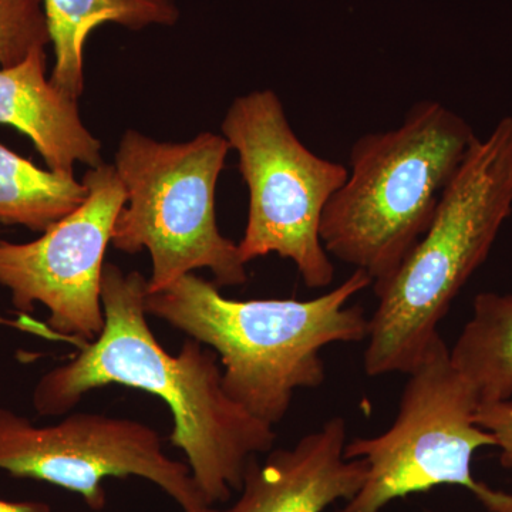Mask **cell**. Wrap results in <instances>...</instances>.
I'll return each instance as SVG.
<instances>
[{
  "label": "cell",
  "mask_w": 512,
  "mask_h": 512,
  "mask_svg": "<svg viewBox=\"0 0 512 512\" xmlns=\"http://www.w3.org/2000/svg\"><path fill=\"white\" fill-rule=\"evenodd\" d=\"M147 279L106 262L101 275L104 326L77 355L40 377L37 414L69 413L86 393L110 384L160 397L173 413L170 441L187 457L198 490L211 505L241 490L249 460L274 448V427L235 403L222 384L214 350L185 340L177 355L161 346L148 323Z\"/></svg>",
  "instance_id": "obj_1"
},
{
  "label": "cell",
  "mask_w": 512,
  "mask_h": 512,
  "mask_svg": "<svg viewBox=\"0 0 512 512\" xmlns=\"http://www.w3.org/2000/svg\"><path fill=\"white\" fill-rule=\"evenodd\" d=\"M369 286L372 279L355 271L309 301H234L214 282L190 274L147 293L146 312L214 350L228 396L274 427L288 414L296 390L325 382L326 346L367 339L370 318L349 302Z\"/></svg>",
  "instance_id": "obj_2"
},
{
  "label": "cell",
  "mask_w": 512,
  "mask_h": 512,
  "mask_svg": "<svg viewBox=\"0 0 512 512\" xmlns=\"http://www.w3.org/2000/svg\"><path fill=\"white\" fill-rule=\"evenodd\" d=\"M512 214V117L477 138L441 195L429 228L375 291L363 367L409 373L439 333L454 299L484 264Z\"/></svg>",
  "instance_id": "obj_3"
},
{
  "label": "cell",
  "mask_w": 512,
  "mask_h": 512,
  "mask_svg": "<svg viewBox=\"0 0 512 512\" xmlns=\"http://www.w3.org/2000/svg\"><path fill=\"white\" fill-rule=\"evenodd\" d=\"M437 100L414 103L394 130L363 134L349 175L330 197L319 235L329 256L386 284L429 228L447 185L477 141Z\"/></svg>",
  "instance_id": "obj_4"
},
{
  "label": "cell",
  "mask_w": 512,
  "mask_h": 512,
  "mask_svg": "<svg viewBox=\"0 0 512 512\" xmlns=\"http://www.w3.org/2000/svg\"><path fill=\"white\" fill-rule=\"evenodd\" d=\"M229 151L222 134L208 131L187 143H163L137 130L121 137L114 167L126 204L111 245L126 254L150 252L147 293L164 291L198 269H208L218 288L248 281L238 244L221 234L215 212Z\"/></svg>",
  "instance_id": "obj_5"
},
{
  "label": "cell",
  "mask_w": 512,
  "mask_h": 512,
  "mask_svg": "<svg viewBox=\"0 0 512 512\" xmlns=\"http://www.w3.org/2000/svg\"><path fill=\"white\" fill-rule=\"evenodd\" d=\"M406 375L392 426L346 443L345 457L363 458L367 476L356 497L336 512H380L397 498L440 485L463 487L488 512H512V493L473 476L474 453L495 447V439L476 423V393L451 362L440 335Z\"/></svg>",
  "instance_id": "obj_6"
},
{
  "label": "cell",
  "mask_w": 512,
  "mask_h": 512,
  "mask_svg": "<svg viewBox=\"0 0 512 512\" xmlns=\"http://www.w3.org/2000/svg\"><path fill=\"white\" fill-rule=\"evenodd\" d=\"M221 131L238 154L248 188L247 225L238 244L242 262L276 254L296 266L308 288L332 285L335 265L320 241V220L348 180V167L302 143L274 90L232 101Z\"/></svg>",
  "instance_id": "obj_7"
},
{
  "label": "cell",
  "mask_w": 512,
  "mask_h": 512,
  "mask_svg": "<svg viewBox=\"0 0 512 512\" xmlns=\"http://www.w3.org/2000/svg\"><path fill=\"white\" fill-rule=\"evenodd\" d=\"M0 470L82 495L94 511L106 505L103 483L110 477L150 481L183 512L211 507L188 464L165 454L160 434L126 417L74 413L55 426L37 427L0 407Z\"/></svg>",
  "instance_id": "obj_8"
},
{
  "label": "cell",
  "mask_w": 512,
  "mask_h": 512,
  "mask_svg": "<svg viewBox=\"0 0 512 512\" xmlns=\"http://www.w3.org/2000/svg\"><path fill=\"white\" fill-rule=\"evenodd\" d=\"M86 201L32 242L0 239V286L19 312L49 311L53 332L92 342L104 326L101 275L114 222L126 191L114 165L90 168L83 177Z\"/></svg>",
  "instance_id": "obj_9"
},
{
  "label": "cell",
  "mask_w": 512,
  "mask_h": 512,
  "mask_svg": "<svg viewBox=\"0 0 512 512\" xmlns=\"http://www.w3.org/2000/svg\"><path fill=\"white\" fill-rule=\"evenodd\" d=\"M348 427L333 417L292 448H272L264 461L249 460L232 512H323L362 490L363 458H346Z\"/></svg>",
  "instance_id": "obj_10"
},
{
  "label": "cell",
  "mask_w": 512,
  "mask_h": 512,
  "mask_svg": "<svg viewBox=\"0 0 512 512\" xmlns=\"http://www.w3.org/2000/svg\"><path fill=\"white\" fill-rule=\"evenodd\" d=\"M46 49L0 69V124L32 140L47 167L73 173L74 164H103L101 143L84 126L79 104L46 77Z\"/></svg>",
  "instance_id": "obj_11"
},
{
  "label": "cell",
  "mask_w": 512,
  "mask_h": 512,
  "mask_svg": "<svg viewBox=\"0 0 512 512\" xmlns=\"http://www.w3.org/2000/svg\"><path fill=\"white\" fill-rule=\"evenodd\" d=\"M55 67L50 80L79 100L84 90L83 49L97 26L116 23L130 30L173 26L180 19L175 0H43Z\"/></svg>",
  "instance_id": "obj_12"
},
{
  "label": "cell",
  "mask_w": 512,
  "mask_h": 512,
  "mask_svg": "<svg viewBox=\"0 0 512 512\" xmlns=\"http://www.w3.org/2000/svg\"><path fill=\"white\" fill-rule=\"evenodd\" d=\"M451 362L473 387L478 403L512 397V293H478L473 316L453 349Z\"/></svg>",
  "instance_id": "obj_13"
},
{
  "label": "cell",
  "mask_w": 512,
  "mask_h": 512,
  "mask_svg": "<svg viewBox=\"0 0 512 512\" xmlns=\"http://www.w3.org/2000/svg\"><path fill=\"white\" fill-rule=\"evenodd\" d=\"M89 190L73 173L42 170L0 143V222L45 232L76 211Z\"/></svg>",
  "instance_id": "obj_14"
},
{
  "label": "cell",
  "mask_w": 512,
  "mask_h": 512,
  "mask_svg": "<svg viewBox=\"0 0 512 512\" xmlns=\"http://www.w3.org/2000/svg\"><path fill=\"white\" fill-rule=\"evenodd\" d=\"M49 43L43 0H0V69L16 66Z\"/></svg>",
  "instance_id": "obj_15"
},
{
  "label": "cell",
  "mask_w": 512,
  "mask_h": 512,
  "mask_svg": "<svg viewBox=\"0 0 512 512\" xmlns=\"http://www.w3.org/2000/svg\"><path fill=\"white\" fill-rule=\"evenodd\" d=\"M476 423L481 429L493 434L495 447L501 450V463L512 467V400L480 404L476 412Z\"/></svg>",
  "instance_id": "obj_16"
},
{
  "label": "cell",
  "mask_w": 512,
  "mask_h": 512,
  "mask_svg": "<svg viewBox=\"0 0 512 512\" xmlns=\"http://www.w3.org/2000/svg\"><path fill=\"white\" fill-rule=\"evenodd\" d=\"M0 512H50V508L45 503L6 501L0 498Z\"/></svg>",
  "instance_id": "obj_17"
},
{
  "label": "cell",
  "mask_w": 512,
  "mask_h": 512,
  "mask_svg": "<svg viewBox=\"0 0 512 512\" xmlns=\"http://www.w3.org/2000/svg\"><path fill=\"white\" fill-rule=\"evenodd\" d=\"M202 512H232V511L229 510V508H228V510H215V508L210 507V508H207V510H204Z\"/></svg>",
  "instance_id": "obj_18"
}]
</instances>
